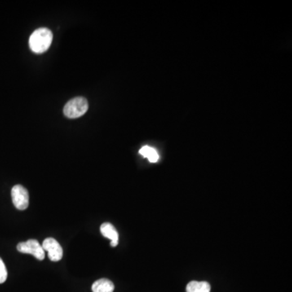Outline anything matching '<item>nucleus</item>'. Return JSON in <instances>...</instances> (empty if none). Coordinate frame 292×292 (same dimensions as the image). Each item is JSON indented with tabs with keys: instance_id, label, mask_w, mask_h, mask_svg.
Here are the masks:
<instances>
[{
	"instance_id": "obj_10",
	"label": "nucleus",
	"mask_w": 292,
	"mask_h": 292,
	"mask_svg": "<svg viewBox=\"0 0 292 292\" xmlns=\"http://www.w3.org/2000/svg\"><path fill=\"white\" fill-rule=\"evenodd\" d=\"M7 278V271L4 262L0 258V284H3Z\"/></svg>"
},
{
	"instance_id": "obj_4",
	"label": "nucleus",
	"mask_w": 292,
	"mask_h": 292,
	"mask_svg": "<svg viewBox=\"0 0 292 292\" xmlns=\"http://www.w3.org/2000/svg\"><path fill=\"white\" fill-rule=\"evenodd\" d=\"M11 199L15 207L19 210H24L28 207L29 196L28 190L20 184L14 186L11 189Z\"/></svg>"
},
{
	"instance_id": "obj_5",
	"label": "nucleus",
	"mask_w": 292,
	"mask_h": 292,
	"mask_svg": "<svg viewBox=\"0 0 292 292\" xmlns=\"http://www.w3.org/2000/svg\"><path fill=\"white\" fill-rule=\"evenodd\" d=\"M42 246L44 251L48 253V258L51 262H59L63 258V251L61 245L54 238H46Z\"/></svg>"
},
{
	"instance_id": "obj_6",
	"label": "nucleus",
	"mask_w": 292,
	"mask_h": 292,
	"mask_svg": "<svg viewBox=\"0 0 292 292\" xmlns=\"http://www.w3.org/2000/svg\"><path fill=\"white\" fill-rule=\"evenodd\" d=\"M101 233L104 237L111 240V246L116 247L119 244V234L112 223H105L100 227Z\"/></svg>"
},
{
	"instance_id": "obj_1",
	"label": "nucleus",
	"mask_w": 292,
	"mask_h": 292,
	"mask_svg": "<svg viewBox=\"0 0 292 292\" xmlns=\"http://www.w3.org/2000/svg\"><path fill=\"white\" fill-rule=\"evenodd\" d=\"M52 32L47 28H37L29 37V47L36 54H42L50 48L52 43Z\"/></svg>"
},
{
	"instance_id": "obj_9",
	"label": "nucleus",
	"mask_w": 292,
	"mask_h": 292,
	"mask_svg": "<svg viewBox=\"0 0 292 292\" xmlns=\"http://www.w3.org/2000/svg\"><path fill=\"white\" fill-rule=\"evenodd\" d=\"M139 153L143 157H147L150 162H157L159 159V155L157 153V150L150 146H143L140 149Z\"/></svg>"
},
{
	"instance_id": "obj_7",
	"label": "nucleus",
	"mask_w": 292,
	"mask_h": 292,
	"mask_svg": "<svg viewBox=\"0 0 292 292\" xmlns=\"http://www.w3.org/2000/svg\"><path fill=\"white\" fill-rule=\"evenodd\" d=\"M115 285L111 280L101 279L94 282L92 285L93 292H114Z\"/></svg>"
},
{
	"instance_id": "obj_3",
	"label": "nucleus",
	"mask_w": 292,
	"mask_h": 292,
	"mask_svg": "<svg viewBox=\"0 0 292 292\" xmlns=\"http://www.w3.org/2000/svg\"><path fill=\"white\" fill-rule=\"evenodd\" d=\"M16 249L20 253L31 254L39 261L45 258V251L37 240H28L25 242L19 243Z\"/></svg>"
},
{
	"instance_id": "obj_8",
	"label": "nucleus",
	"mask_w": 292,
	"mask_h": 292,
	"mask_svg": "<svg viewBox=\"0 0 292 292\" xmlns=\"http://www.w3.org/2000/svg\"><path fill=\"white\" fill-rule=\"evenodd\" d=\"M186 291L187 292H210V285L207 282H190Z\"/></svg>"
},
{
	"instance_id": "obj_2",
	"label": "nucleus",
	"mask_w": 292,
	"mask_h": 292,
	"mask_svg": "<svg viewBox=\"0 0 292 292\" xmlns=\"http://www.w3.org/2000/svg\"><path fill=\"white\" fill-rule=\"evenodd\" d=\"M89 109L86 98L77 97L70 100L63 108V113L68 119H77L84 116Z\"/></svg>"
}]
</instances>
